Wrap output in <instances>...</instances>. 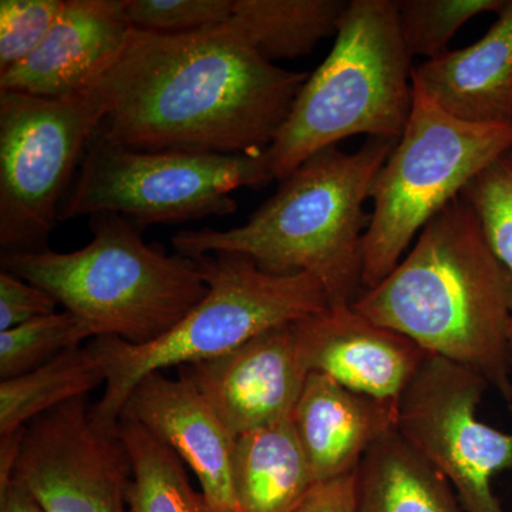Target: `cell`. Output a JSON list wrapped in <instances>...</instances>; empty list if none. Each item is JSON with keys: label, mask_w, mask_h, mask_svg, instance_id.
<instances>
[{"label": "cell", "mask_w": 512, "mask_h": 512, "mask_svg": "<svg viewBox=\"0 0 512 512\" xmlns=\"http://www.w3.org/2000/svg\"><path fill=\"white\" fill-rule=\"evenodd\" d=\"M308 74L258 55L227 25L160 35L130 29L84 93L99 101V134L150 153L252 154L274 143Z\"/></svg>", "instance_id": "obj_1"}, {"label": "cell", "mask_w": 512, "mask_h": 512, "mask_svg": "<svg viewBox=\"0 0 512 512\" xmlns=\"http://www.w3.org/2000/svg\"><path fill=\"white\" fill-rule=\"evenodd\" d=\"M352 308L426 352L470 367L512 404V276L458 195Z\"/></svg>", "instance_id": "obj_2"}, {"label": "cell", "mask_w": 512, "mask_h": 512, "mask_svg": "<svg viewBox=\"0 0 512 512\" xmlns=\"http://www.w3.org/2000/svg\"><path fill=\"white\" fill-rule=\"evenodd\" d=\"M397 141L367 138L355 153L338 146L308 158L241 227L185 229L171 242L195 259L215 252L248 256L278 275L318 279L330 306H352L363 292L365 204Z\"/></svg>", "instance_id": "obj_3"}, {"label": "cell", "mask_w": 512, "mask_h": 512, "mask_svg": "<svg viewBox=\"0 0 512 512\" xmlns=\"http://www.w3.org/2000/svg\"><path fill=\"white\" fill-rule=\"evenodd\" d=\"M93 239L74 252L2 254V271L49 292L92 329L133 345L160 339L207 296L195 259L148 245L117 214L90 218Z\"/></svg>", "instance_id": "obj_4"}, {"label": "cell", "mask_w": 512, "mask_h": 512, "mask_svg": "<svg viewBox=\"0 0 512 512\" xmlns=\"http://www.w3.org/2000/svg\"><path fill=\"white\" fill-rule=\"evenodd\" d=\"M397 0H352L329 56L308 77L274 143V180L308 158L366 134L400 140L413 107V72Z\"/></svg>", "instance_id": "obj_5"}, {"label": "cell", "mask_w": 512, "mask_h": 512, "mask_svg": "<svg viewBox=\"0 0 512 512\" xmlns=\"http://www.w3.org/2000/svg\"><path fill=\"white\" fill-rule=\"evenodd\" d=\"M208 293L170 332L146 345L99 336L89 348L104 373V392L90 409L93 423L116 434L121 410L144 376L225 355L265 330L330 308L315 276L278 275L251 258L215 252L195 258Z\"/></svg>", "instance_id": "obj_6"}, {"label": "cell", "mask_w": 512, "mask_h": 512, "mask_svg": "<svg viewBox=\"0 0 512 512\" xmlns=\"http://www.w3.org/2000/svg\"><path fill=\"white\" fill-rule=\"evenodd\" d=\"M511 146L512 123L457 119L413 80L409 121L370 192L373 212L363 239V291L382 282L416 235Z\"/></svg>", "instance_id": "obj_7"}, {"label": "cell", "mask_w": 512, "mask_h": 512, "mask_svg": "<svg viewBox=\"0 0 512 512\" xmlns=\"http://www.w3.org/2000/svg\"><path fill=\"white\" fill-rule=\"evenodd\" d=\"M272 180L265 151L150 153L111 144L97 131L64 197L59 222L117 214L143 231L148 225L222 217L237 211L232 191Z\"/></svg>", "instance_id": "obj_8"}, {"label": "cell", "mask_w": 512, "mask_h": 512, "mask_svg": "<svg viewBox=\"0 0 512 512\" xmlns=\"http://www.w3.org/2000/svg\"><path fill=\"white\" fill-rule=\"evenodd\" d=\"M104 113L90 93L0 92V248L47 249L67 188Z\"/></svg>", "instance_id": "obj_9"}, {"label": "cell", "mask_w": 512, "mask_h": 512, "mask_svg": "<svg viewBox=\"0 0 512 512\" xmlns=\"http://www.w3.org/2000/svg\"><path fill=\"white\" fill-rule=\"evenodd\" d=\"M488 387L470 367L427 353L397 404V433L447 478L466 512H507L491 481L512 470V434L478 419Z\"/></svg>", "instance_id": "obj_10"}, {"label": "cell", "mask_w": 512, "mask_h": 512, "mask_svg": "<svg viewBox=\"0 0 512 512\" xmlns=\"http://www.w3.org/2000/svg\"><path fill=\"white\" fill-rule=\"evenodd\" d=\"M87 396L26 426L13 478L47 512H127L131 466L116 434L97 429Z\"/></svg>", "instance_id": "obj_11"}, {"label": "cell", "mask_w": 512, "mask_h": 512, "mask_svg": "<svg viewBox=\"0 0 512 512\" xmlns=\"http://www.w3.org/2000/svg\"><path fill=\"white\" fill-rule=\"evenodd\" d=\"M309 370L295 322L265 330L225 355L180 367L232 437L291 420Z\"/></svg>", "instance_id": "obj_12"}, {"label": "cell", "mask_w": 512, "mask_h": 512, "mask_svg": "<svg viewBox=\"0 0 512 512\" xmlns=\"http://www.w3.org/2000/svg\"><path fill=\"white\" fill-rule=\"evenodd\" d=\"M306 369L379 402L399 404L426 350L352 306H330L295 322Z\"/></svg>", "instance_id": "obj_13"}, {"label": "cell", "mask_w": 512, "mask_h": 512, "mask_svg": "<svg viewBox=\"0 0 512 512\" xmlns=\"http://www.w3.org/2000/svg\"><path fill=\"white\" fill-rule=\"evenodd\" d=\"M120 419L136 421L177 453L200 481L208 507L238 510L232 485L234 437L190 380L163 372L144 376L127 397Z\"/></svg>", "instance_id": "obj_14"}, {"label": "cell", "mask_w": 512, "mask_h": 512, "mask_svg": "<svg viewBox=\"0 0 512 512\" xmlns=\"http://www.w3.org/2000/svg\"><path fill=\"white\" fill-rule=\"evenodd\" d=\"M130 29L124 0H64L42 45L0 74V92L46 99L82 94L113 62Z\"/></svg>", "instance_id": "obj_15"}, {"label": "cell", "mask_w": 512, "mask_h": 512, "mask_svg": "<svg viewBox=\"0 0 512 512\" xmlns=\"http://www.w3.org/2000/svg\"><path fill=\"white\" fill-rule=\"evenodd\" d=\"M397 406L346 389L322 373L306 379L292 423L316 483L353 473L366 451L396 429Z\"/></svg>", "instance_id": "obj_16"}, {"label": "cell", "mask_w": 512, "mask_h": 512, "mask_svg": "<svg viewBox=\"0 0 512 512\" xmlns=\"http://www.w3.org/2000/svg\"><path fill=\"white\" fill-rule=\"evenodd\" d=\"M413 80L457 119L512 123V0L480 40L420 64Z\"/></svg>", "instance_id": "obj_17"}, {"label": "cell", "mask_w": 512, "mask_h": 512, "mask_svg": "<svg viewBox=\"0 0 512 512\" xmlns=\"http://www.w3.org/2000/svg\"><path fill=\"white\" fill-rule=\"evenodd\" d=\"M316 484L292 419L235 437L232 485L239 512H295Z\"/></svg>", "instance_id": "obj_18"}, {"label": "cell", "mask_w": 512, "mask_h": 512, "mask_svg": "<svg viewBox=\"0 0 512 512\" xmlns=\"http://www.w3.org/2000/svg\"><path fill=\"white\" fill-rule=\"evenodd\" d=\"M356 512H461V504L447 478L394 429L356 468Z\"/></svg>", "instance_id": "obj_19"}, {"label": "cell", "mask_w": 512, "mask_h": 512, "mask_svg": "<svg viewBox=\"0 0 512 512\" xmlns=\"http://www.w3.org/2000/svg\"><path fill=\"white\" fill-rule=\"evenodd\" d=\"M348 5L343 0H234L229 25L274 63L309 55L320 40L338 35Z\"/></svg>", "instance_id": "obj_20"}, {"label": "cell", "mask_w": 512, "mask_h": 512, "mask_svg": "<svg viewBox=\"0 0 512 512\" xmlns=\"http://www.w3.org/2000/svg\"><path fill=\"white\" fill-rule=\"evenodd\" d=\"M104 384L89 346L72 348L26 375L0 383V437L10 436L60 404Z\"/></svg>", "instance_id": "obj_21"}, {"label": "cell", "mask_w": 512, "mask_h": 512, "mask_svg": "<svg viewBox=\"0 0 512 512\" xmlns=\"http://www.w3.org/2000/svg\"><path fill=\"white\" fill-rule=\"evenodd\" d=\"M119 437L130 460L127 512H205L202 494L188 478L185 463L136 421L120 419Z\"/></svg>", "instance_id": "obj_22"}, {"label": "cell", "mask_w": 512, "mask_h": 512, "mask_svg": "<svg viewBox=\"0 0 512 512\" xmlns=\"http://www.w3.org/2000/svg\"><path fill=\"white\" fill-rule=\"evenodd\" d=\"M87 339H94L92 329L67 311L42 316L2 332L0 377L8 380L26 375Z\"/></svg>", "instance_id": "obj_23"}, {"label": "cell", "mask_w": 512, "mask_h": 512, "mask_svg": "<svg viewBox=\"0 0 512 512\" xmlns=\"http://www.w3.org/2000/svg\"><path fill=\"white\" fill-rule=\"evenodd\" d=\"M507 0H397L400 32L410 56L434 60L468 20L500 13Z\"/></svg>", "instance_id": "obj_24"}, {"label": "cell", "mask_w": 512, "mask_h": 512, "mask_svg": "<svg viewBox=\"0 0 512 512\" xmlns=\"http://www.w3.org/2000/svg\"><path fill=\"white\" fill-rule=\"evenodd\" d=\"M461 195L473 207L488 244L512 276V146L487 165Z\"/></svg>", "instance_id": "obj_25"}, {"label": "cell", "mask_w": 512, "mask_h": 512, "mask_svg": "<svg viewBox=\"0 0 512 512\" xmlns=\"http://www.w3.org/2000/svg\"><path fill=\"white\" fill-rule=\"evenodd\" d=\"M131 28L160 35H184L227 25L234 0H124Z\"/></svg>", "instance_id": "obj_26"}, {"label": "cell", "mask_w": 512, "mask_h": 512, "mask_svg": "<svg viewBox=\"0 0 512 512\" xmlns=\"http://www.w3.org/2000/svg\"><path fill=\"white\" fill-rule=\"evenodd\" d=\"M63 5L64 0L0 2V74L18 66L42 45Z\"/></svg>", "instance_id": "obj_27"}, {"label": "cell", "mask_w": 512, "mask_h": 512, "mask_svg": "<svg viewBox=\"0 0 512 512\" xmlns=\"http://www.w3.org/2000/svg\"><path fill=\"white\" fill-rule=\"evenodd\" d=\"M56 306L57 301L49 292L9 272L0 274V333L52 315Z\"/></svg>", "instance_id": "obj_28"}, {"label": "cell", "mask_w": 512, "mask_h": 512, "mask_svg": "<svg viewBox=\"0 0 512 512\" xmlns=\"http://www.w3.org/2000/svg\"><path fill=\"white\" fill-rule=\"evenodd\" d=\"M295 512H356V471L316 484Z\"/></svg>", "instance_id": "obj_29"}, {"label": "cell", "mask_w": 512, "mask_h": 512, "mask_svg": "<svg viewBox=\"0 0 512 512\" xmlns=\"http://www.w3.org/2000/svg\"><path fill=\"white\" fill-rule=\"evenodd\" d=\"M0 512H47L35 495L13 478L0 490Z\"/></svg>", "instance_id": "obj_30"}, {"label": "cell", "mask_w": 512, "mask_h": 512, "mask_svg": "<svg viewBox=\"0 0 512 512\" xmlns=\"http://www.w3.org/2000/svg\"><path fill=\"white\" fill-rule=\"evenodd\" d=\"M25 429L10 436L0 437V490L13 480Z\"/></svg>", "instance_id": "obj_31"}, {"label": "cell", "mask_w": 512, "mask_h": 512, "mask_svg": "<svg viewBox=\"0 0 512 512\" xmlns=\"http://www.w3.org/2000/svg\"><path fill=\"white\" fill-rule=\"evenodd\" d=\"M205 512H239L238 510H231V508H205Z\"/></svg>", "instance_id": "obj_32"}, {"label": "cell", "mask_w": 512, "mask_h": 512, "mask_svg": "<svg viewBox=\"0 0 512 512\" xmlns=\"http://www.w3.org/2000/svg\"><path fill=\"white\" fill-rule=\"evenodd\" d=\"M510 363L512 369V335L510 336Z\"/></svg>", "instance_id": "obj_33"}]
</instances>
